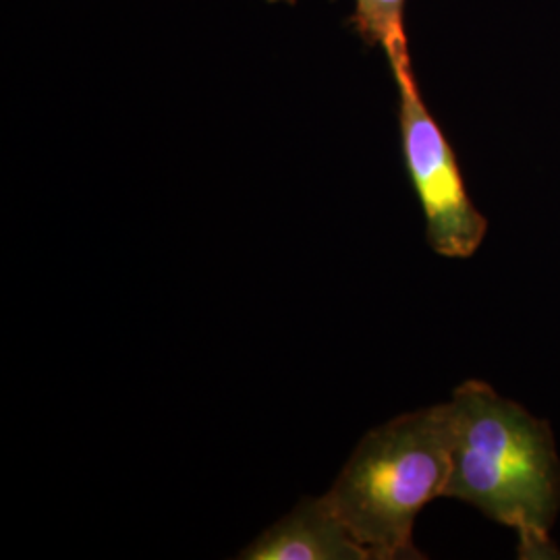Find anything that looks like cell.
Listing matches in <instances>:
<instances>
[{
	"label": "cell",
	"mask_w": 560,
	"mask_h": 560,
	"mask_svg": "<svg viewBox=\"0 0 560 560\" xmlns=\"http://www.w3.org/2000/svg\"><path fill=\"white\" fill-rule=\"evenodd\" d=\"M448 407L444 499L467 502L515 529L523 559H557L550 532L560 513V457L548 421L481 381L459 384Z\"/></svg>",
	"instance_id": "6da1fadb"
},
{
	"label": "cell",
	"mask_w": 560,
	"mask_h": 560,
	"mask_svg": "<svg viewBox=\"0 0 560 560\" xmlns=\"http://www.w3.org/2000/svg\"><path fill=\"white\" fill-rule=\"evenodd\" d=\"M451 441L446 400L382 423L355 446L326 499L368 560L423 559L413 525L444 499Z\"/></svg>",
	"instance_id": "7a4b0ae2"
},
{
	"label": "cell",
	"mask_w": 560,
	"mask_h": 560,
	"mask_svg": "<svg viewBox=\"0 0 560 560\" xmlns=\"http://www.w3.org/2000/svg\"><path fill=\"white\" fill-rule=\"evenodd\" d=\"M386 57L399 90L402 159L423 210L425 240L442 258H471L488 233V221L469 198L455 152L421 98L407 44Z\"/></svg>",
	"instance_id": "3957f363"
},
{
	"label": "cell",
	"mask_w": 560,
	"mask_h": 560,
	"mask_svg": "<svg viewBox=\"0 0 560 560\" xmlns=\"http://www.w3.org/2000/svg\"><path fill=\"white\" fill-rule=\"evenodd\" d=\"M243 560H368L324 497L301 501L247 544Z\"/></svg>",
	"instance_id": "277c9868"
},
{
	"label": "cell",
	"mask_w": 560,
	"mask_h": 560,
	"mask_svg": "<svg viewBox=\"0 0 560 560\" xmlns=\"http://www.w3.org/2000/svg\"><path fill=\"white\" fill-rule=\"evenodd\" d=\"M295 2V0H284ZM355 11L351 15V23L355 25L358 34L370 46H381L388 55L400 44H407L405 27H402V13L407 0H353Z\"/></svg>",
	"instance_id": "5b68a950"
}]
</instances>
